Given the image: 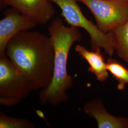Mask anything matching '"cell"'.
Instances as JSON below:
<instances>
[{"label":"cell","mask_w":128,"mask_h":128,"mask_svg":"<svg viewBox=\"0 0 128 128\" xmlns=\"http://www.w3.org/2000/svg\"><path fill=\"white\" fill-rule=\"evenodd\" d=\"M106 66L109 72L118 82L117 89L124 90L125 85L128 84V69L117 60L111 58L107 60Z\"/></svg>","instance_id":"obj_11"},{"label":"cell","mask_w":128,"mask_h":128,"mask_svg":"<svg viewBox=\"0 0 128 128\" xmlns=\"http://www.w3.org/2000/svg\"><path fill=\"white\" fill-rule=\"evenodd\" d=\"M32 19L14 8L8 10L0 21V57L6 56L9 41L19 32L31 30L37 26Z\"/></svg>","instance_id":"obj_6"},{"label":"cell","mask_w":128,"mask_h":128,"mask_svg":"<svg viewBox=\"0 0 128 128\" xmlns=\"http://www.w3.org/2000/svg\"><path fill=\"white\" fill-rule=\"evenodd\" d=\"M35 124L26 119L15 118L0 112V128H35Z\"/></svg>","instance_id":"obj_12"},{"label":"cell","mask_w":128,"mask_h":128,"mask_svg":"<svg viewBox=\"0 0 128 128\" xmlns=\"http://www.w3.org/2000/svg\"><path fill=\"white\" fill-rule=\"evenodd\" d=\"M6 54L32 91L50 84L54 71V51L50 38L40 32H19L8 43Z\"/></svg>","instance_id":"obj_1"},{"label":"cell","mask_w":128,"mask_h":128,"mask_svg":"<svg viewBox=\"0 0 128 128\" xmlns=\"http://www.w3.org/2000/svg\"><path fill=\"white\" fill-rule=\"evenodd\" d=\"M2 4L18 10L37 23L45 25L56 14L49 0H1Z\"/></svg>","instance_id":"obj_7"},{"label":"cell","mask_w":128,"mask_h":128,"mask_svg":"<svg viewBox=\"0 0 128 128\" xmlns=\"http://www.w3.org/2000/svg\"><path fill=\"white\" fill-rule=\"evenodd\" d=\"M57 5L62 10V15L71 26L81 28L84 30L90 37L92 50L102 48L112 56L115 49L111 32H102L91 20L82 14L76 0H49Z\"/></svg>","instance_id":"obj_3"},{"label":"cell","mask_w":128,"mask_h":128,"mask_svg":"<svg viewBox=\"0 0 128 128\" xmlns=\"http://www.w3.org/2000/svg\"><path fill=\"white\" fill-rule=\"evenodd\" d=\"M115 50L119 57L128 64V20L111 32Z\"/></svg>","instance_id":"obj_10"},{"label":"cell","mask_w":128,"mask_h":128,"mask_svg":"<svg viewBox=\"0 0 128 128\" xmlns=\"http://www.w3.org/2000/svg\"><path fill=\"white\" fill-rule=\"evenodd\" d=\"M75 50L82 59L87 61L89 66L88 71L94 74L98 81L104 82L108 78L109 71L101 48L89 50L82 45H77Z\"/></svg>","instance_id":"obj_9"},{"label":"cell","mask_w":128,"mask_h":128,"mask_svg":"<svg viewBox=\"0 0 128 128\" xmlns=\"http://www.w3.org/2000/svg\"><path fill=\"white\" fill-rule=\"evenodd\" d=\"M85 5L93 14L96 25L107 33L128 20V0H76Z\"/></svg>","instance_id":"obj_5"},{"label":"cell","mask_w":128,"mask_h":128,"mask_svg":"<svg viewBox=\"0 0 128 128\" xmlns=\"http://www.w3.org/2000/svg\"><path fill=\"white\" fill-rule=\"evenodd\" d=\"M32 91L26 80L6 56L0 57V104L11 107Z\"/></svg>","instance_id":"obj_4"},{"label":"cell","mask_w":128,"mask_h":128,"mask_svg":"<svg viewBox=\"0 0 128 128\" xmlns=\"http://www.w3.org/2000/svg\"><path fill=\"white\" fill-rule=\"evenodd\" d=\"M84 110L96 120L99 128H128V119L110 114L100 99H94L84 105Z\"/></svg>","instance_id":"obj_8"},{"label":"cell","mask_w":128,"mask_h":128,"mask_svg":"<svg viewBox=\"0 0 128 128\" xmlns=\"http://www.w3.org/2000/svg\"><path fill=\"white\" fill-rule=\"evenodd\" d=\"M54 51V71L52 81L40 94L41 104L58 105L68 100L67 91L73 84V78L68 72V60L74 44L82 35L78 27H66L60 17L54 18L48 27Z\"/></svg>","instance_id":"obj_2"}]
</instances>
